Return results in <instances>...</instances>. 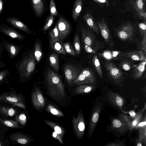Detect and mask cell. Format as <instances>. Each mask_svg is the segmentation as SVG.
<instances>
[{
    "instance_id": "obj_41",
    "label": "cell",
    "mask_w": 146,
    "mask_h": 146,
    "mask_svg": "<svg viewBox=\"0 0 146 146\" xmlns=\"http://www.w3.org/2000/svg\"><path fill=\"white\" fill-rule=\"evenodd\" d=\"M54 20V16L51 15L47 18L45 24L43 29L40 30L43 31L47 30L52 25Z\"/></svg>"
},
{
    "instance_id": "obj_21",
    "label": "cell",
    "mask_w": 146,
    "mask_h": 146,
    "mask_svg": "<svg viewBox=\"0 0 146 146\" xmlns=\"http://www.w3.org/2000/svg\"><path fill=\"white\" fill-rule=\"evenodd\" d=\"M50 44L52 48L55 52L60 54H66V52L62 42L58 38H51L50 41Z\"/></svg>"
},
{
    "instance_id": "obj_22",
    "label": "cell",
    "mask_w": 146,
    "mask_h": 146,
    "mask_svg": "<svg viewBox=\"0 0 146 146\" xmlns=\"http://www.w3.org/2000/svg\"><path fill=\"white\" fill-rule=\"evenodd\" d=\"M0 100L14 103L16 104L17 103V105L19 106L22 108L25 107L23 104L21 103V98L16 96L4 94L0 96Z\"/></svg>"
},
{
    "instance_id": "obj_31",
    "label": "cell",
    "mask_w": 146,
    "mask_h": 146,
    "mask_svg": "<svg viewBox=\"0 0 146 146\" xmlns=\"http://www.w3.org/2000/svg\"><path fill=\"white\" fill-rule=\"evenodd\" d=\"M121 60L119 64V67L121 69L128 71L132 67L133 60L126 58L122 59Z\"/></svg>"
},
{
    "instance_id": "obj_40",
    "label": "cell",
    "mask_w": 146,
    "mask_h": 146,
    "mask_svg": "<svg viewBox=\"0 0 146 146\" xmlns=\"http://www.w3.org/2000/svg\"><path fill=\"white\" fill-rule=\"evenodd\" d=\"M138 27L140 35L142 37L146 35V20H144L143 22L139 23Z\"/></svg>"
},
{
    "instance_id": "obj_36",
    "label": "cell",
    "mask_w": 146,
    "mask_h": 146,
    "mask_svg": "<svg viewBox=\"0 0 146 146\" xmlns=\"http://www.w3.org/2000/svg\"><path fill=\"white\" fill-rule=\"evenodd\" d=\"M34 54L35 58L37 61L39 62L41 57L42 51L40 44L36 42L35 45Z\"/></svg>"
},
{
    "instance_id": "obj_1",
    "label": "cell",
    "mask_w": 146,
    "mask_h": 146,
    "mask_svg": "<svg viewBox=\"0 0 146 146\" xmlns=\"http://www.w3.org/2000/svg\"><path fill=\"white\" fill-rule=\"evenodd\" d=\"M46 80L48 89L50 96L54 99L60 101L66 95L64 85L59 75L50 68H48Z\"/></svg>"
},
{
    "instance_id": "obj_34",
    "label": "cell",
    "mask_w": 146,
    "mask_h": 146,
    "mask_svg": "<svg viewBox=\"0 0 146 146\" xmlns=\"http://www.w3.org/2000/svg\"><path fill=\"white\" fill-rule=\"evenodd\" d=\"M14 137V139L21 144H26L30 141V139L24 135L18 134L15 135Z\"/></svg>"
},
{
    "instance_id": "obj_11",
    "label": "cell",
    "mask_w": 146,
    "mask_h": 146,
    "mask_svg": "<svg viewBox=\"0 0 146 146\" xmlns=\"http://www.w3.org/2000/svg\"><path fill=\"white\" fill-rule=\"evenodd\" d=\"M0 33L12 38L17 39L22 42L25 38V36L21 34L13 27H11L5 24L0 25Z\"/></svg>"
},
{
    "instance_id": "obj_9",
    "label": "cell",
    "mask_w": 146,
    "mask_h": 146,
    "mask_svg": "<svg viewBox=\"0 0 146 146\" xmlns=\"http://www.w3.org/2000/svg\"><path fill=\"white\" fill-rule=\"evenodd\" d=\"M119 59H128L132 60L143 61L146 60V51L133 50L122 52L119 56Z\"/></svg>"
},
{
    "instance_id": "obj_32",
    "label": "cell",
    "mask_w": 146,
    "mask_h": 146,
    "mask_svg": "<svg viewBox=\"0 0 146 146\" xmlns=\"http://www.w3.org/2000/svg\"><path fill=\"white\" fill-rule=\"evenodd\" d=\"M138 129L139 130V134L137 142H141L145 145L146 144V125L141 127L138 128Z\"/></svg>"
},
{
    "instance_id": "obj_33",
    "label": "cell",
    "mask_w": 146,
    "mask_h": 146,
    "mask_svg": "<svg viewBox=\"0 0 146 146\" xmlns=\"http://www.w3.org/2000/svg\"><path fill=\"white\" fill-rule=\"evenodd\" d=\"M93 65L100 77L102 78L103 76V73L100 62L97 55H95L92 59Z\"/></svg>"
},
{
    "instance_id": "obj_54",
    "label": "cell",
    "mask_w": 146,
    "mask_h": 146,
    "mask_svg": "<svg viewBox=\"0 0 146 146\" xmlns=\"http://www.w3.org/2000/svg\"><path fill=\"white\" fill-rule=\"evenodd\" d=\"M3 49L4 48L2 43L1 42H0V58L1 57Z\"/></svg>"
},
{
    "instance_id": "obj_15",
    "label": "cell",
    "mask_w": 146,
    "mask_h": 146,
    "mask_svg": "<svg viewBox=\"0 0 146 146\" xmlns=\"http://www.w3.org/2000/svg\"><path fill=\"white\" fill-rule=\"evenodd\" d=\"M107 98L113 105L119 108L122 112L126 113L123 108L125 103V100L121 96L117 93L110 92L108 93Z\"/></svg>"
},
{
    "instance_id": "obj_28",
    "label": "cell",
    "mask_w": 146,
    "mask_h": 146,
    "mask_svg": "<svg viewBox=\"0 0 146 146\" xmlns=\"http://www.w3.org/2000/svg\"><path fill=\"white\" fill-rule=\"evenodd\" d=\"M82 6V0H76L72 12V16L74 20H76L79 16Z\"/></svg>"
},
{
    "instance_id": "obj_26",
    "label": "cell",
    "mask_w": 146,
    "mask_h": 146,
    "mask_svg": "<svg viewBox=\"0 0 146 146\" xmlns=\"http://www.w3.org/2000/svg\"><path fill=\"white\" fill-rule=\"evenodd\" d=\"M32 3L35 12L38 17L42 14L44 10V5L42 0H32Z\"/></svg>"
},
{
    "instance_id": "obj_48",
    "label": "cell",
    "mask_w": 146,
    "mask_h": 146,
    "mask_svg": "<svg viewBox=\"0 0 146 146\" xmlns=\"http://www.w3.org/2000/svg\"><path fill=\"white\" fill-rule=\"evenodd\" d=\"M19 122L23 125H24L26 121V117L25 115L22 113L19 115L18 117Z\"/></svg>"
},
{
    "instance_id": "obj_16",
    "label": "cell",
    "mask_w": 146,
    "mask_h": 146,
    "mask_svg": "<svg viewBox=\"0 0 146 146\" xmlns=\"http://www.w3.org/2000/svg\"><path fill=\"white\" fill-rule=\"evenodd\" d=\"M6 21L14 28L19 29L29 34H31L32 33L31 31L28 26L15 17H9L7 19Z\"/></svg>"
},
{
    "instance_id": "obj_45",
    "label": "cell",
    "mask_w": 146,
    "mask_h": 146,
    "mask_svg": "<svg viewBox=\"0 0 146 146\" xmlns=\"http://www.w3.org/2000/svg\"><path fill=\"white\" fill-rule=\"evenodd\" d=\"M10 75L8 69H5L0 71V82L6 80Z\"/></svg>"
},
{
    "instance_id": "obj_17",
    "label": "cell",
    "mask_w": 146,
    "mask_h": 146,
    "mask_svg": "<svg viewBox=\"0 0 146 146\" xmlns=\"http://www.w3.org/2000/svg\"><path fill=\"white\" fill-rule=\"evenodd\" d=\"M111 127L113 129L118 132L120 134H122L129 130L127 124L119 118L112 119Z\"/></svg>"
},
{
    "instance_id": "obj_25",
    "label": "cell",
    "mask_w": 146,
    "mask_h": 146,
    "mask_svg": "<svg viewBox=\"0 0 146 146\" xmlns=\"http://www.w3.org/2000/svg\"><path fill=\"white\" fill-rule=\"evenodd\" d=\"M122 52L119 51L105 50L100 55L106 60L119 59V56Z\"/></svg>"
},
{
    "instance_id": "obj_2",
    "label": "cell",
    "mask_w": 146,
    "mask_h": 146,
    "mask_svg": "<svg viewBox=\"0 0 146 146\" xmlns=\"http://www.w3.org/2000/svg\"><path fill=\"white\" fill-rule=\"evenodd\" d=\"M23 54L22 57L15 65L17 72L21 81H24L30 77L36 66L34 52Z\"/></svg>"
},
{
    "instance_id": "obj_47",
    "label": "cell",
    "mask_w": 146,
    "mask_h": 146,
    "mask_svg": "<svg viewBox=\"0 0 146 146\" xmlns=\"http://www.w3.org/2000/svg\"><path fill=\"white\" fill-rule=\"evenodd\" d=\"M139 48L146 51V35L142 37L141 41L139 45Z\"/></svg>"
},
{
    "instance_id": "obj_57",
    "label": "cell",
    "mask_w": 146,
    "mask_h": 146,
    "mask_svg": "<svg viewBox=\"0 0 146 146\" xmlns=\"http://www.w3.org/2000/svg\"><path fill=\"white\" fill-rule=\"evenodd\" d=\"M2 145V143L0 141V146H1Z\"/></svg>"
},
{
    "instance_id": "obj_30",
    "label": "cell",
    "mask_w": 146,
    "mask_h": 146,
    "mask_svg": "<svg viewBox=\"0 0 146 146\" xmlns=\"http://www.w3.org/2000/svg\"><path fill=\"white\" fill-rule=\"evenodd\" d=\"M49 59L50 66L56 71L59 70L58 57L57 54L55 53H52L49 56Z\"/></svg>"
},
{
    "instance_id": "obj_10",
    "label": "cell",
    "mask_w": 146,
    "mask_h": 146,
    "mask_svg": "<svg viewBox=\"0 0 146 146\" xmlns=\"http://www.w3.org/2000/svg\"><path fill=\"white\" fill-rule=\"evenodd\" d=\"M57 25L58 33V38L61 40L65 38L69 34L71 26L69 23L62 16H60Z\"/></svg>"
},
{
    "instance_id": "obj_14",
    "label": "cell",
    "mask_w": 146,
    "mask_h": 146,
    "mask_svg": "<svg viewBox=\"0 0 146 146\" xmlns=\"http://www.w3.org/2000/svg\"><path fill=\"white\" fill-rule=\"evenodd\" d=\"M80 72L78 68L71 65H66L64 68V73L66 79L70 86L72 85V82L78 76Z\"/></svg>"
},
{
    "instance_id": "obj_43",
    "label": "cell",
    "mask_w": 146,
    "mask_h": 146,
    "mask_svg": "<svg viewBox=\"0 0 146 146\" xmlns=\"http://www.w3.org/2000/svg\"><path fill=\"white\" fill-rule=\"evenodd\" d=\"M50 8L51 15L53 16H57L58 13L54 0H50Z\"/></svg>"
},
{
    "instance_id": "obj_49",
    "label": "cell",
    "mask_w": 146,
    "mask_h": 146,
    "mask_svg": "<svg viewBox=\"0 0 146 146\" xmlns=\"http://www.w3.org/2000/svg\"><path fill=\"white\" fill-rule=\"evenodd\" d=\"M84 47L85 50L87 52L92 54H96V50L87 44H84Z\"/></svg>"
},
{
    "instance_id": "obj_13",
    "label": "cell",
    "mask_w": 146,
    "mask_h": 146,
    "mask_svg": "<svg viewBox=\"0 0 146 146\" xmlns=\"http://www.w3.org/2000/svg\"><path fill=\"white\" fill-rule=\"evenodd\" d=\"M2 40L3 48L7 51L11 60L17 56L23 47V45H16L6 41L3 37L2 38Z\"/></svg>"
},
{
    "instance_id": "obj_46",
    "label": "cell",
    "mask_w": 146,
    "mask_h": 146,
    "mask_svg": "<svg viewBox=\"0 0 146 146\" xmlns=\"http://www.w3.org/2000/svg\"><path fill=\"white\" fill-rule=\"evenodd\" d=\"M49 34L51 38L55 39L58 38V33L57 25L54 28L49 31Z\"/></svg>"
},
{
    "instance_id": "obj_38",
    "label": "cell",
    "mask_w": 146,
    "mask_h": 146,
    "mask_svg": "<svg viewBox=\"0 0 146 146\" xmlns=\"http://www.w3.org/2000/svg\"><path fill=\"white\" fill-rule=\"evenodd\" d=\"M118 118L125 122L127 124L129 127V130L132 131V130L131 126L132 119L130 116L121 114L119 115Z\"/></svg>"
},
{
    "instance_id": "obj_19",
    "label": "cell",
    "mask_w": 146,
    "mask_h": 146,
    "mask_svg": "<svg viewBox=\"0 0 146 146\" xmlns=\"http://www.w3.org/2000/svg\"><path fill=\"white\" fill-rule=\"evenodd\" d=\"M32 99L33 105L36 108L40 109L44 107L45 104V100L41 92L38 88H36L33 92Z\"/></svg>"
},
{
    "instance_id": "obj_4",
    "label": "cell",
    "mask_w": 146,
    "mask_h": 146,
    "mask_svg": "<svg viewBox=\"0 0 146 146\" xmlns=\"http://www.w3.org/2000/svg\"><path fill=\"white\" fill-rule=\"evenodd\" d=\"M96 77L94 72L88 68H85L80 72L77 78L72 82V85L85 84L95 85Z\"/></svg>"
},
{
    "instance_id": "obj_44",
    "label": "cell",
    "mask_w": 146,
    "mask_h": 146,
    "mask_svg": "<svg viewBox=\"0 0 146 146\" xmlns=\"http://www.w3.org/2000/svg\"><path fill=\"white\" fill-rule=\"evenodd\" d=\"M1 121L5 125L9 127L16 128L19 126V124L17 122L12 120H1Z\"/></svg>"
},
{
    "instance_id": "obj_50",
    "label": "cell",
    "mask_w": 146,
    "mask_h": 146,
    "mask_svg": "<svg viewBox=\"0 0 146 146\" xmlns=\"http://www.w3.org/2000/svg\"><path fill=\"white\" fill-rule=\"evenodd\" d=\"M94 1L102 5H108V2L107 0H93Z\"/></svg>"
},
{
    "instance_id": "obj_6",
    "label": "cell",
    "mask_w": 146,
    "mask_h": 146,
    "mask_svg": "<svg viewBox=\"0 0 146 146\" xmlns=\"http://www.w3.org/2000/svg\"><path fill=\"white\" fill-rule=\"evenodd\" d=\"M81 31L85 44L89 46L96 51L103 48V45L102 42L97 39L89 30L82 26L81 28Z\"/></svg>"
},
{
    "instance_id": "obj_20",
    "label": "cell",
    "mask_w": 146,
    "mask_h": 146,
    "mask_svg": "<svg viewBox=\"0 0 146 146\" xmlns=\"http://www.w3.org/2000/svg\"><path fill=\"white\" fill-rule=\"evenodd\" d=\"M83 17L89 27L97 34H98L100 30L92 16L91 12H87Z\"/></svg>"
},
{
    "instance_id": "obj_5",
    "label": "cell",
    "mask_w": 146,
    "mask_h": 146,
    "mask_svg": "<svg viewBox=\"0 0 146 146\" xmlns=\"http://www.w3.org/2000/svg\"><path fill=\"white\" fill-rule=\"evenodd\" d=\"M72 122L76 137L81 139L84 135L85 129V121L82 110L78 112L76 117L74 115Z\"/></svg>"
},
{
    "instance_id": "obj_35",
    "label": "cell",
    "mask_w": 146,
    "mask_h": 146,
    "mask_svg": "<svg viewBox=\"0 0 146 146\" xmlns=\"http://www.w3.org/2000/svg\"><path fill=\"white\" fill-rule=\"evenodd\" d=\"M47 110L51 113L57 116L62 117L64 115V114L61 111L51 105L48 106Z\"/></svg>"
},
{
    "instance_id": "obj_58",
    "label": "cell",
    "mask_w": 146,
    "mask_h": 146,
    "mask_svg": "<svg viewBox=\"0 0 146 146\" xmlns=\"http://www.w3.org/2000/svg\"><path fill=\"white\" fill-rule=\"evenodd\" d=\"M0 42H1L0 39Z\"/></svg>"
},
{
    "instance_id": "obj_24",
    "label": "cell",
    "mask_w": 146,
    "mask_h": 146,
    "mask_svg": "<svg viewBox=\"0 0 146 146\" xmlns=\"http://www.w3.org/2000/svg\"><path fill=\"white\" fill-rule=\"evenodd\" d=\"M44 121L53 129L54 132L62 140L63 136L65 133V131L64 128L61 126L50 120H44Z\"/></svg>"
},
{
    "instance_id": "obj_27",
    "label": "cell",
    "mask_w": 146,
    "mask_h": 146,
    "mask_svg": "<svg viewBox=\"0 0 146 146\" xmlns=\"http://www.w3.org/2000/svg\"><path fill=\"white\" fill-rule=\"evenodd\" d=\"M95 88L94 86L92 85H81L75 88L74 92L78 94H87L93 91Z\"/></svg>"
},
{
    "instance_id": "obj_3",
    "label": "cell",
    "mask_w": 146,
    "mask_h": 146,
    "mask_svg": "<svg viewBox=\"0 0 146 146\" xmlns=\"http://www.w3.org/2000/svg\"><path fill=\"white\" fill-rule=\"evenodd\" d=\"M103 64L107 74L111 80L116 84L121 83L124 79L122 71L110 60H106Z\"/></svg>"
},
{
    "instance_id": "obj_42",
    "label": "cell",
    "mask_w": 146,
    "mask_h": 146,
    "mask_svg": "<svg viewBox=\"0 0 146 146\" xmlns=\"http://www.w3.org/2000/svg\"><path fill=\"white\" fill-rule=\"evenodd\" d=\"M1 111L5 115L9 116H13L15 113V110L12 108H3L0 109Z\"/></svg>"
},
{
    "instance_id": "obj_52",
    "label": "cell",
    "mask_w": 146,
    "mask_h": 146,
    "mask_svg": "<svg viewBox=\"0 0 146 146\" xmlns=\"http://www.w3.org/2000/svg\"><path fill=\"white\" fill-rule=\"evenodd\" d=\"M136 113H135L133 111L131 110L129 111V114L130 115V117L131 119L132 120L135 117L136 115Z\"/></svg>"
},
{
    "instance_id": "obj_37",
    "label": "cell",
    "mask_w": 146,
    "mask_h": 146,
    "mask_svg": "<svg viewBox=\"0 0 146 146\" xmlns=\"http://www.w3.org/2000/svg\"><path fill=\"white\" fill-rule=\"evenodd\" d=\"M74 46L75 48L76 54L79 55L81 51V46L80 38L78 34L75 35L74 40Z\"/></svg>"
},
{
    "instance_id": "obj_39",
    "label": "cell",
    "mask_w": 146,
    "mask_h": 146,
    "mask_svg": "<svg viewBox=\"0 0 146 146\" xmlns=\"http://www.w3.org/2000/svg\"><path fill=\"white\" fill-rule=\"evenodd\" d=\"M64 50L66 52L71 55L75 56L76 54L69 42H66L63 44Z\"/></svg>"
},
{
    "instance_id": "obj_18",
    "label": "cell",
    "mask_w": 146,
    "mask_h": 146,
    "mask_svg": "<svg viewBox=\"0 0 146 146\" xmlns=\"http://www.w3.org/2000/svg\"><path fill=\"white\" fill-rule=\"evenodd\" d=\"M146 0H131L130 2L139 17L146 20L145 3Z\"/></svg>"
},
{
    "instance_id": "obj_29",
    "label": "cell",
    "mask_w": 146,
    "mask_h": 146,
    "mask_svg": "<svg viewBox=\"0 0 146 146\" xmlns=\"http://www.w3.org/2000/svg\"><path fill=\"white\" fill-rule=\"evenodd\" d=\"M146 109V104L145 103L144 106L142 109L136 113L135 117L132 120L131 126L132 130L134 129L135 126L141 120L143 116V114Z\"/></svg>"
},
{
    "instance_id": "obj_51",
    "label": "cell",
    "mask_w": 146,
    "mask_h": 146,
    "mask_svg": "<svg viewBox=\"0 0 146 146\" xmlns=\"http://www.w3.org/2000/svg\"><path fill=\"white\" fill-rule=\"evenodd\" d=\"M106 146H123V145L121 142H112L108 144L105 145Z\"/></svg>"
},
{
    "instance_id": "obj_8",
    "label": "cell",
    "mask_w": 146,
    "mask_h": 146,
    "mask_svg": "<svg viewBox=\"0 0 146 146\" xmlns=\"http://www.w3.org/2000/svg\"><path fill=\"white\" fill-rule=\"evenodd\" d=\"M135 29L129 23L122 25L117 30V36L121 40L125 41L131 40L134 36Z\"/></svg>"
},
{
    "instance_id": "obj_55",
    "label": "cell",
    "mask_w": 146,
    "mask_h": 146,
    "mask_svg": "<svg viewBox=\"0 0 146 146\" xmlns=\"http://www.w3.org/2000/svg\"><path fill=\"white\" fill-rule=\"evenodd\" d=\"M6 65V64L0 60V69L5 67Z\"/></svg>"
},
{
    "instance_id": "obj_7",
    "label": "cell",
    "mask_w": 146,
    "mask_h": 146,
    "mask_svg": "<svg viewBox=\"0 0 146 146\" xmlns=\"http://www.w3.org/2000/svg\"><path fill=\"white\" fill-rule=\"evenodd\" d=\"M101 31V34L106 44L112 47L114 43L108 26L105 19L103 17L96 22Z\"/></svg>"
},
{
    "instance_id": "obj_23",
    "label": "cell",
    "mask_w": 146,
    "mask_h": 146,
    "mask_svg": "<svg viewBox=\"0 0 146 146\" xmlns=\"http://www.w3.org/2000/svg\"><path fill=\"white\" fill-rule=\"evenodd\" d=\"M146 60L142 61L134 68L131 74L133 78L138 79L141 77L145 70Z\"/></svg>"
},
{
    "instance_id": "obj_56",
    "label": "cell",
    "mask_w": 146,
    "mask_h": 146,
    "mask_svg": "<svg viewBox=\"0 0 146 146\" xmlns=\"http://www.w3.org/2000/svg\"><path fill=\"white\" fill-rule=\"evenodd\" d=\"M137 146H142V143L139 141L137 142Z\"/></svg>"
},
{
    "instance_id": "obj_53",
    "label": "cell",
    "mask_w": 146,
    "mask_h": 146,
    "mask_svg": "<svg viewBox=\"0 0 146 146\" xmlns=\"http://www.w3.org/2000/svg\"><path fill=\"white\" fill-rule=\"evenodd\" d=\"M3 1L0 0V15L3 12Z\"/></svg>"
},
{
    "instance_id": "obj_12",
    "label": "cell",
    "mask_w": 146,
    "mask_h": 146,
    "mask_svg": "<svg viewBox=\"0 0 146 146\" xmlns=\"http://www.w3.org/2000/svg\"><path fill=\"white\" fill-rule=\"evenodd\" d=\"M101 110V106L99 105L95 107L91 114L89 121L88 137L90 138L92 136L98 121Z\"/></svg>"
}]
</instances>
